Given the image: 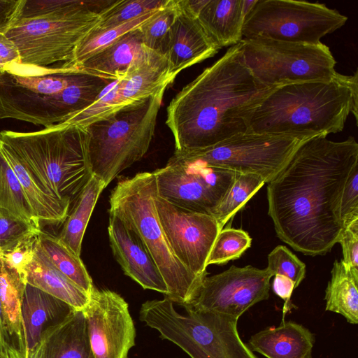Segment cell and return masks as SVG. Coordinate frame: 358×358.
Listing matches in <instances>:
<instances>
[{
    "label": "cell",
    "instance_id": "1",
    "mask_svg": "<svg viewBox=\"0 0 358 358\" xmlns=\"http://www.w3.org/2000/svg\"><path fill=\"white\" fill-rule=\"evenodd\" d=\"M358 143L352 136L304 141L267 186L268 214L277 236L305 255H324L343 229L340 203Z\"/></svg>",
    "mask_w": 358,
    "mask_h": 358
},
{
    "label": "cell",
    "instance_id": "47",
    "mask_svg": "<svg viewBox=\"0 0 358 358\" xmlns=\"http://www.w3.org/2000/svg\"><path fill=\"white\" fill-rule=\"evenodd\" d=\"M0 358H6V357H1V356H0Z\"/></svg>",
    "mask_w": 358,
    "mask_h": 358
},
{
    "label": "cell",
    "instance_id": "29",
    "mask_svg": "<svg viewBox=\"0 0 358 358\" xmlns=\"http://www.w3.org/2000/svg\"><path fill=\"white\" fill-rule=\"evenodd\" d=\"M325 310L342 315L348 322L358 323V276L341 260H335L325 290Z\"/></svg>",
    "mask_w": 358,
    "mask_h": 358
},
{
    "label": "cell",
    "instance_id": "39",
    "mask_svg": "<svg viewBox=\"0 0 358 358\" xmlns=\"http://www.w3.org/2000/svg\"><path fill=\"white\" fill-rule=\"evenodd\" d=\"M37 236L19 243L15 248L0 253L5 264L26 282L27 269L34 259Z\"/></svg>",
    "mask_w": 358,
    "mask_h": 358
},
{
    "label": "cell",
    "instance_id": "27",
    "mask_svg": "<svg viewBox=\"0 0 358 358\" xmlns=\"http://www.w3.org/2000/svg\"><path fill=\"white\" fill-rule=\"evenodd\" d=\"M26 283L0 257V302L5 343L25 357V343L21 320V303Z\"/></svg>",
    "mask_w": 358,
    "mask_h": 358
},
{
    "label": "cell",
    "instance_id": "7",
    "mask_svg": "<svg viewBox=\"0 0 358 358\" xmlns=\"http://www.w3.org/2000/svg\"><path fill=\"white\" fill-rule=\"evenodd\" d=\"M166 89L85 126L91 173L106 187L148 152Z\"/></svg>",
    "mask_w": 358,
    "mask_h": 358
},
{
    "label": "cell",
    "instance_id": "20",
    "mask_svg": "<svg viewBox=\"0 0 358 358\" xmlns=\"http://www.w3.org/2000/svg\"><path fill=\"white\" fill-rule=\"evenodd\" d=\"M176 76L164 55L149 49L124 78L115 80L120 108L148 98L162 88L167 87Z\"/></svg>",
    "mask_w": 358,
    "mask_h": 358
},
{
    "label": "cell",
    "instance_id": "2",
    "mask_svg": "<svg viewBox=\"0 0 358 358\" xmlns=\"http://www.w3.org/2000/svg\"><path fill=\"white\" fill-rule=\"evenodd\" d=\"M274 88L253 76L240 43L231 46L169 103L166 124L174 152L206 148L246 132L249 113Z\"/></svg>",
    "mask_w": 358,
    "mask_h": 358
},
{
    "label": "cell",
    "instance_id": "11",
    "mask_svg": "<svg viewBox=\"0 0 358 358\" xmlns=\"http://www.w3.org/2000/svg\"><path fill=\"white\" fill-rule=\"evenodd\" d=\"M348 17L320 3L257 0L245 17L243 38L256 36L317 44L345 24Z\"/></svg>",
    "mask_w": 358,
    "mask_h": 358
},
{
    "label": "cell",
    "instance_id": "31",
    "mask_svg": "<svg viewBox=\"0 0 358 358\" xmlns=\"http://www.w3.org/2000/svg\"><path fill=\"white\" fill-rule=\"evenodd\" d=\"M0 214L41 229L32 214L17 177L1 152Z\"/></svg>",
    "mask_w": 358,
    "mask_h": 358
},
{
    "label": "cell",
    "instance_id": "35",
    "mask_svg": "<svg viewBox=\"0 0 358 358\" xmlns=\"http://www.w3.org/2000/svg\"><path fill=\"white\" fill-rule=\"evenodd\" d=\"M169 0H115L100 13L99 29L115 27L161 8Z\"/></svg>",
    "mask_w": 358,
    "mask_h": 358
},
{
    "label": "cell",
    "instance_id": "38",
    "mask_svg": "<svg viewBox=\"0 0 358 358\" xmlns=\"http://www.w3.org/2000/svg\"><path fill=\"white\" fill-rule=\"evenodd\" d=\"M41 228L0 214V253L37 236Z\"/></svg>",
    "mask_w": 358,
    "mask_h": 358
},
{
    "label": "cell",
    "instance_id": "30",
    "mask_svg": "<svg viewBox=\"0 0 358 358\" xmlns=\"http://www.w3.org/2000/svg\"><path fill=\"white\" fill-rule=\"evenodd\" d=\"M38 242L50 262L90 294L94 287L80 257L71 251L58 236L42 230L38 235Z\"/></svg>",
    "mask_w": 358,
    "mask_h": 358
},
{
    "label": "cell",
    "instance_id": "10",
    "mask_svg": "<svg viewBox=\"0 0 358 358\" xmlns=\"http://www.w3.org/2000/svg\"><path fill=\"white\" fill-rule=\"evenodd\" d=\"M244 62L264 85H281L328 80L338 72L336 62L328 46L295 43L256 36L239 43Z\"/></svg>",
    "mask_w": 358,
    "mask_h": 358
},
{
    "label": "cell",
    "instance_id": "41",
    "mask_svg": "<svg viewBox=\"0 0 358 358\" xmlns=\"http://www.w3.org/2000/svg\"><path fill=\"white\" fill-rule=\"evenodd\" d=\"M338 243L342 248V261L358 276V219L343 228Z\"/></svg>",
    "mask_w": 358,
    "mask_h": 358
},
{
    "label": "cell",
    "instance_id": "44",
    "mask_svg": "<svg viewBox=\"0 0 358 358\" xmlns=\"http://www.w3.org/2000/svg\"><path fill=\"white\" fill-rule=\"evenodd\" d=\"M272 289L277 296L287 303L289 302L293 290L296 288L292 280L283 275H276L274 276Z\"/></svg>",
    "mask_w": 358,
    "mask_h": 358
},
{
    "label": "cell",
    "instance_id": "37",
    "mask_svg": "<svg viewBox=\"0 0 358 358\" xmlns=\"http://www.w3.org/2000/svg\"><path fill=\"white\" fill-rule=\"evenodd\" d=\"M272 276H285L296 288L306 276V265L284 245L276 246L268 255L266 267Z\"/></svg>",
    "mask_w": 358,
    "mask_h": 358
},
{
    "label": "cell",
    "instance_id": "34",
    "mask_svg": "<svg viewBox=\"0 0 358 358\" xmlns=\"http://www.w3.org/2000/svg\"><path fill=\"white\" fill-rule=\"evenodd\" d=\"M178 10V0H169L166 5L139 27L146 48L165 55L171 28Z\"/></svg>",
    "mask_w": 358,
    "mask_h": 358
},
{
    "label": "cell",
    "instance_id": "9",
    "mask_svg": "<svg viewBox=\"0 0 358 358\" xmlns=\"http://www.w3.org/2000/svg\"><path fill=\"white\" fill-rule=\"evenodd\" d=\"M115 0L87 1L68 10L34 18L15 19L0 30L17 46L21 62L8 71L48 67L69 62L78 43Z\"/></svg>",
    "mask_w": 358,
    "mask_h": 358
},
{
    "label": "cell",
    "instance_id": "45",
    "mask_svg": "<svg viewBox=\"0 0 358 358\" xmlns=\"http://www.w3.org/2000/svg\"><path fill=\"white\" fill-rule=\"evenodd\" d=\"M4 353L6 358H25L21 352L7 343L4 344Z\"/></svg>",
    "mask_w": 358,
    "mask_h": 358
},
{
    "label": "cell",
    "instance_id": "21",
    "mask_svg": "<svg viewBox=\"0 0 358 358\" xmlns=\"http://www.w3.org/2000/svg\"><path fill=\"white\" fill-rule=\"evenodd\" d=\"M27 358H94L84 310H75L49 329Z\"/></svg>",
    "mask_w": 358,
    "mask_h": 358
},
{
    "label": "cell",
    "instance_id": "5",
    "mask_svg": "<svg viewBox=\"0 0 358 358\" xmlns=\"http://www.w3.org/2000/svg\"><path fill=\"white\" fill-rule=\"evenodd\" d=\"M0 141L14 151L47 193L70 208L92 177L85 127L62 122L32 132L3 130Z\"/></svg>",
    "mask_w": 358,
    "mask_h": 358
},
{
    "label": "cell",
    "instance_id": "40",
    "mask_svg": "<svg viewBox=\"0 0 358 358\" xmlns=\"http://www.w3.org/2000/svg\"><path fill=\"white\" fill-rule=\"evenodd\" d=\"M340 217L343 228L358 219V164L352 169L343 191Z\"/></svg>",
    "mask_w": 358,
    "mask_h": 358
},
{
    "label": "cell",
    "instance_id": "16",
    "mask_svg": "<svg viewBox=\"0 0 358 358\" xmlns=\"http://www.w3.org/2000/svg\"><path fill=\"white\" fill-rule=\"evenodd\" d=\"M83 310L94 358H127L136 329L126 301L115 292L94 287Z\"/></svg>",
    "mask_w": 358,
    "mask_h": 358
},
{
    "label": "cell",
    "instance_id": "17",
    "mask_svg": "<svg viewBox=\"0 0 358 358\" xmlns=\"http://www.w3.org/2000/svg\"><path fill=\"white\" fill-rule=\"evenodd\" d=\"M110 245L125 275L145 289L168 294L167 286L157 264L140 237L117 216L110 213Z\"/></svg>",
    "mask_w": 358,
    "mask_h": 358
},
{
    "label": "cell",
    "instance_id": "28",
    "mask_svg": "<svg viewBox=\"0 0 358 358\" xmlns=\"http://www.w3.org/2000/svg\"><path fill=\"white\" fill-rule=\"evenodd\" d=\"M105 183L92 176L85 185L63 223L58 238L76 255L80 257L82 241L98 198Z\"/></svg>",
    "mask_w": 358,
    "mask_h": 358
},
{
    "label": "cell",
    "instance_id": "25",
    "mask_svg": "<svg viewBox=\"0 0 358 358\" xmlns=\"http://www.w3.org/2000/svg\"><path fill=\"white\" fill-rule=\"evenodd\" d=\"M26 282L66 302L76 310H83L90 300L88 293L50 262L41 248L38 237L34 259L27 269Z\"/></svg>",
    "mask_w": 358,
    "mask_h": 358
},
{
    "label": "cell",
    "instance_id": "32",
    "mask_svg": "<svg viewBox=\"0 0 358 358\" xmlns=\"http://www.w3.org/2000/svg\"><path fill=\"white\" fill-rule=\"evenodd\" d=\"M159 9L115 27L105 29H99L95 27L78 43L71 59L68 62L62 63V65L68 67H78L91 55L110 45L127 32L138 28Z\"/></svg>",
    "mask_w": 358,
    "mask_h": 358
},
{
    "label": "cell",
    "instance_id": "33",
    "mask_svg": "<svg viewBox=\"0 0 358 358\" xmlns=\"http://www.w3.org/2000/svg\"><path fill=\"white\" fill-rule=\"evenodd\" d=\"M264 184V180L259 175L236 173L232 185L210 213L220 229Z\"/></svg>",
    "mask_w": 358,
    "mask_h": 358
},
{
    "label": "cell",
    "instance_id": "19",
    "mask_svg": "<svg viewBox=\"0 0 358 358\" xmlns=\"http://www.w3.org/2000/svg\"><path fill=\"white\" fill-rule=\"evenodd\" d=\"M75 310L66 302L26 284L21 303L25 358L34 350L49 329L62 322Z\"/></svg>",
    "mask_w": 358,
    "mask_h": 358
},
{
    "label": "cell",
    "instance_id": "6",
    "mask_svg": "<svg viewBox=\"0 0 358 358\" xmlns=\"http://www.w3.org/2000/svg\"><path fill=\"white\" fill-rule=\"evenodd\" d=\"M156 193L152 172L120 180L110 195L109 213L117 216L140 237L167 286L165 297L182 307L190 306L205 277L193 274L173 254L157 217Z\"/></svg>",
    "mask_w": 358,
    "mask_h": 358
},
{
    "label": "cell",
    "instance_id": "26",
    "mask_svg": "<svg viewBox=\"0 0 358 358\" xmlns=\"http://www.w3.org/2000/svg\"><path fill=\"white\" fill-rule=\"evenodd\" d=\"M243 0H206L196 19L210 38L221 49L243 39L245 17Z\"/></svg>",
    "mask_w": 358,
    "mask_h": 358
},
{
    "label": "cell",
    "instance_id": "4",
    "mask_svg": "<svg viewBox=\"0 0 358 358\" xmlns=\"http://www.w3.org/2000/svg\"><path fill=\"white\" fill-rule=\"evenodd\" d=\"M114 80L62 64L0 73V119L45 127L93 104Z\"/></svg>",
    "mask_w": 358,
    "mask_h": 358
},
{
    "label": "cell",
    "instance_id": "8",
    "mask_svg": "<svg viewBox=\"0 0 358 358\" xmlns=\"http://www.w3.org/2000/svg\"><path fill=\"white\" fill-rule=\"evenodd\" d=\"M183 308L185 312L178 313L166 297L147 301L139 317L192 358H258L240 338L238 319L190 306Z\"/></svg>",
    "mask_w": 358,
    "mask_h": 358
},
{
    "label": "cell",
    "instance_id": "46",
    "mask_svg": "<svg viewBox=\"0 0 358 358\" xmlns=\"http://www.w3.org/2000/svg\"><path fill=\"white\" fill-rule=\"evenodd\" d=\"M4 344H5V338H4L3 315H2V310H1V302H0V356L1 357H5Z\"/></svg>",
    "mask_w": 358,
    "mask_h": 358
},
{
    "label": "cell",
    "instance_id": "43",
    "mask_svg": "<svg viewBox=\"0 0 358 358\" xmlns=\"http://www.w3.org/2000/svg\"><path fill=\"white\" fill-rule=\"evenodd\" d=\"M21 0H0V30L13 21Z\"/></svg>",
    "mask_w": 358,
    "mask_h": 358
},
{
    "label": "cell",
    "instance_id": "22",
    "mask_svg": "<svg viewBox=\"0 0 358 358\" xmlns=\"http://www.w3.org/2000/svg\"><path fill=\"white\" fill-rule=\"evenodd\" d=\"M315 335L304 326L285 321L252 335L248 345L266 358H312Z\"/></svg>",
    "mask_w": 358,
    "mask_h": 358
},
{
    "label": "cell",
    "instance_id": "36",
    "mask_svg": "<svg viewBox=\"0 0 358 358\" xmlns=\"http://www.w3.org/2000/svg\"><path fill=\"white\" fill-rule=\"evenodd\" d=\"M252 238L243 229L222 228L218 233L206 262L210 264H226L238 259L250 247Z\"/></svg>",
    "mask_w": 358,
    "mask_h": 358
},
{
    "label": "cell",
    "instance_id": "23",
    "mask_svg": "<svg viewBox=\"0 0 358 358\" xmlns=\"http://www.w3.org/2000/svg\"><path fill=\"white\" fill-rule=\"evenodd\" d=\"M148 50L138 27L87 58L78 68L116 80L124 78Z\"/></svg>",
    "mask_w": 358,
    "mask_h": 358
},
{
    "label": "cell",
    "instance_id": "3",
    "mask_svg": "<svg viewBox=\"0 0 358 358\" xmlns=\"http://www.w3.org/2000/svg\"><path fill=\"white\" fill-rule=\"evenodd\" d=\"M358 72L273 89L249 113L247 131L309 139L341 131L350 113L357 122Z\"/></svg>",
    "mask_w": 358,
    "mask_h": 358
},
{
    "label": "cell",
    "instance_id": "15",
    "mask_svg": "<svg viewBox=\"0 0 358 358\" xmlns=\"http://www.w3.org/2000/svg\"><path fill=\"white\" fill-rule=\"evenodd\" d=\"M272 277L266 268L233 265L222 273L206 275L190 306L238 319L250 307L269 298Z\"/></svg>",
    "mask_w": 358,
    "mask_h": 358
},
{
    "label": "cell",
    "instance_id": "14",
    "mask_svg": "<svg viewBox=\"0 0 358 358\" xmlns=\"http://www.w3.org/2000/svg\"><path fill=\"white\" fill-rule=\"evenodd\" d=\"M157 217L168 243L178 259L193 274L207 275L206 262L218 233L211 215L176 206L157 195L154 197Z\"/></svg>",
    "mask_w": 358,
    "mask_h": 358
},
{
    "label": "cell",
    "instance_id": "12",
    "mask_svg": "<svg viewBox=\"0 0 358 358\" xmlns=\"http://www.w3.org/2000/svg\"><path fill=\"white\" fill-rule=\"evenodd\" d=\"M306 140L245 132L206 148L174 155L236 173H255L268 183L281 172Z\"/></svg>",
    "mask_w": 358,
    "mask_h": 358
},
{
    "label": "cell",
    "instance_id": "42",
    "mask_svg": "<svg viewBox=\"0 0 358 358\" xmlns=\"http://www.w3.org/2000/svg\"><path fill=\"white\" fill-rule=\"evenodd\" d=\"M19 50L12 40L0 31V73L20 65Z\"/></svg>",
    "mask_w": 358,
    "mask_h": 358
},
{
    "label": "cell",
    "instance_id": "18",
    "mask_svg": "<svg viewBox=\"0 0 358 358\" xmlns=\"http://www.w3.org/2000/svg\"><path fill=\"white\" fill-rule=\"evenodd\" d=\"M178 10L171 28L164 56L172 72L181 71L213 57L220 48L207 34L196 17L178 0Z\"/></svg>",
    "mask_w": 358,
    "mask_h": 358
},
{
    "label": "cell",
    "instance_id": "24",
    "mask_svg": "<svg viewBox=\"0 0 358 358\" xmlns=\"http://www.w3.org/2000/svg\"><path fill=\"white\" fill-rule=\"evenodd\" d=\"M0 152L17 177L32 214L41 227L62 224L69 215L70 205L47 193L14 151L1 141Z\"/></svg>",
    "mask_w": 358,
    "mask_h": 358
},
{
    "label": "cell",
    "instance_id": "13",
    "mask_svg": "<svg viewBox=\"0 0 358 358\" xmlns=\"http://www.w3.org/2000/svg\"><path fill=\"white\" fill-rule=\"evenodd\" d=\"M157 195L180 208L210 215L236 172L173 155L154 171Z\"/></svg>",
    "mask_w": 358,
    "mask_h": 358
}]
</instances>
